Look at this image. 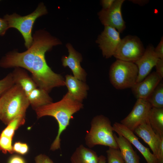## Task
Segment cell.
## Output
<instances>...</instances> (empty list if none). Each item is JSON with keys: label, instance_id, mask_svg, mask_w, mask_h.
I'll return each mask as SVG.
<instances>
[{"label": "cell", "instance_id": "obj_26", "mask_svg": "<svg viewBox=\"0 0 163 163\" xmlns=\"http://www.w3.org/2000/svg\"><path fill=\"white\" fill-rule=\"evenodd\" d=\"M14 84L12 73L0 80V97Z\"/></svg>", "mask_w": 163, "mask_h": 163}, {"label": "cell", "instance_id": "obj_21", "mask_svg": "<svg viewBox=\"0 0 163 163\" xmlns=\"http://www.w3.org/2000/svg\"><path fill=\"white\" fill-rule=\"evenodd\" d=\"M147 122L155 133L160 137H163V108L152 107Z\"/></svg>", "mask_w": 163, "mask_h": 163}, {"label": "cell", "instance_id": "obj_17", "mask_svg": "<svg viewBox=\"0 0 163 163\" xmlns=\"http://www.w3.org/2000/svg\"><path fill=\"white\" fill-rule=\"evenodd\" d=\"M113 136L125 163H140V157L129 141L122 136Z\"/></svg>", "mask_w": 163, "mask_h": 163}, {"label": "cell", "instance_id": "obj_25", "mask_svg": "<svg viewBox=\"0 0 163 163\" xmlns=\"http://www.w3.org/2000/svg\"><path fill=\"white\" fill-rule=\"evenodd\" d=\"M12 139L0 135V151L4 154L14 153L12 145Z\"/></svg>", "mask_w": 163, "mask_h": 163}, {"label": "cell", "instance_id": "obj_1", "mask_svg": "<svg viewBox=\"0 0 163 163\" xmlns=\"http://www.w3.org/2000/svg\"><path fill=\"white\" fill-rule=\"evenodd\" d=\"M31 46L24 52L16 51L8 53L2 59L5 68L19 67L25 69L32 74L38 87L48 93L54 88L65 85V80L60 75L54 72L48 65L46 52L61 42L46 30H37L33 36Z\"/></svg>", "mask_w": 163, "mask_h": 163}, {"label": "cell", "instance_id": "obj_33", "mask_svg": "<svg viewBox=\"0 0 163 163\" xmlns=\"http://www.w3.org/2000/svg\"><path fill=\"white\" fill-rule=\"evenodd\" d=\"M28 145L26 143L22 142L18 154L24 155L28 152Z\"/></svg>", "mask_w": 163, "mask_h": 163}, {"label": "cell", "instance_id": "obj_16", "mask_svg": "<svg viewBox=\"0 0 163 163\" xmlns=\"http://www.w3.org/2000/svg\"><path fill=\"white\" fill-rule=\"evenodd\" d=\"M65 82L70 96L75 100L82 103L87 95L88 86L84 82L71 75L66 76Z\"/></svg>", "mask_w": 163, "mask_h": 163}, {"label": "cell", "instance_id": "obj_12", "mask_svg": "<svg viewBox=\"0 0 163 163\" xmlns=\"http://www.w3.org/2000/svg\"><path fill=\"white\" fill-rule=\"evenodd\" d=\"M162 79L156 72H153L132 87L133 93L137 99L147 100Z\"/></svg>", "mask_w": 163, "mask_h": 163}, {"label": "cell", "instance_id": "obj_6", "mask_svg": "<svg viewBox=\"0 0 163 163\" xmlns=\"http://www.w3.org/2000/svg\"><path fill=\"white\" fill-rule=\"evenodd\" d=\"M138 73V68L134 63L117 59L110 67V80L117 89L131 88L136 82Z\"/></svg>", "mask_w": 163, "mask_h": 163}, {"label": "cell", "instance_id": "obj_19", "mask_svg": "<svg viewBox=\"0 0 163 163\" xmlns=\"http://www.w3.org/2000/svg\"><path fill=\"white\" fill-rule=\"evenodd\" d=\"M12 73L15 84L19 85L26 95L38 87L32 78L24 70L19 67H16Z\"/></svg>", "mask_w": 163, "mask_h": 163}, {"label": "cell", "instance_id": "obj_35", "mask_svg": "<svg viewBox=\"0 0 163 163\" xmlns=\"http://www.w3.org/2000/svg\"></svg>", "mask_w": 163, "mask_h": 163}, {"label": "cell", "instance_id": "obj_34", "mask_svg": "<svg viewBox=\"0 0 163 163\" xmlns=\"http://www.w3.org/2000/svg\"><path fill=\"white\" fill-rule=\"evenodd\" d=\"M98 163H106V158L103 155H101L98 157Z\"/></svg>", "mask_w": 163, "mask_h": 163}, {"label": "cell", "instance_id": "obj_23", "mask_svg": "<svg viewBox=\"0 0 163 163\" xmlns=\"http://www.w3.org/2000/svg\"><path fill=\"white\" fill-rule=\"evenodd\" d=\"M25 122V117L19 116L16 117L7 124L0 135L13 139L15 131Z\"/></svg>", "mask_w": 163, "mask_h": 163}, {"label": "cell", "instance_id": "obj_31", "mask_svg": "<svg viewBox=\"0 0 163 163\" xmlns=\"http://www.w3.org/2000/svg\"><path fill=\"white\" fill-rule=\"evenodd\" d=\"M8 163H26L24 159L21 156L14 155L9 159Z\"/></svg>", "mask_w": 163, "mask_h": 163}, {"label": "cell", "instance_id": "obj_32", "mask_svg": "<svg viewBox=\"0 0 163 163\" xmlns=\"http://www.w3.org/2000/svg\"><path fill=\"white\" fill-rule=\"evenodd\" d=\"M115 0H103L101 2L103 9H107L109 8L113 5Z\"/></svg>", "mask_w": 163, "mask_h": 163}, {"label": "cell", "instance_id": "obj_9", "mask_svg": "<svg viewBox=\"0 0 163 163\" xmlns=\"http://www.w3.org/2000/svg\"><path fill=\"white\" fill-rule=\"evenodd\" d=\"M124 0H115L112 6L107 9H102L98 13L99 18L104 26L115 29L120 33L126 28L122 17L121 8Z\"/></svg>", "mask_w": 163, "mask_h": 163}, {"label": "cell", "instance_id": "obj_22", "mask_svg": "<svg viewBox=\"0 0 163 163\" xmlns=\"http://www.w3.org/2000/svg\"><path fill=\"white\" fill-rule=\"evenodd\" d=\"M152 107L163 108V83L158 84L147 100Z\"/></svg>", "mask_w": 163, "mask_h": 163}, {"label": "cell", "instance_id": "obj_4", "mask_svg": "<svg viewBox=\"0 0 163 163\" xmlns=\"http://www.w3.org/2000/svg\"><path fill=\"white\" fill-rule=\"evenodd\" d=\"M90 130L85 138L86 145L92 148L97 145L119 149L114 137L113 126L109 119L102 115L92 119Z\"/></svg>", "mask_w": 163, "mask_h": 163}, {"label": "cell", "instance_id": "obj_8", "mask_svg": "<svg viewBox=\"0 0 163 163\" xmlns=\"http://www.w3.org/2000/svg\"><path fill=\"white\" fill-rule=\"evenodd\" d=\"M152 107L147 100L137 99L131 112L120 123L133 132L139 126L147 122Z\"/></svg>", "mask_w": 163, "mask_h": 163}, {"label": "cell", "instance_id": "obj_28", "mask_svg": "<svg viewBox=\"0 0 163 163\" xmlns=\"http://www.w3.org/2000/svg\"><path fill=\"white\" fill-rule=\"evenodd\" d=\"M156 54L159 59H163V38L161 37L160 41L157 47L154 49Z\"/></svg>", "mask_w": 163, "mask_h": 163}, {"label": "cell", "instance_id": "obj_30", "mask_svg": "<svg viewBox=\"0 0 163 163\" xmlns=\"http://www.w3.org/2000/svg\"><path fill=\"white\" fill-rule=\"evenodd\" d=\"M156 72L162 78H163V59H158L155 65Z\"/></svg>", "mask_w": 163, "mask_h": 163}, {"label": "cell", "instance_id": "obj_15", "mask_svg": "<svg viewBox=\"0 0 163 163\" xmlns=\"http://www.w3.org/2000/svg\"><path fill=\"white\" fill-rule=\"evenodd\" d=\"M69 54L68 56H64L62 57L63 66L68 67L72 70L74 76L78 79L84 82L85 80L86 73L81 67L80 62L82 58L81 55L77 52L70 43L66 45Z\"/></svg>", "mask_w": 163, "mask_h": 163}, {"label": "cell", "instance_id": "obj_29", "mask_svg": "<svg viewBox=\"0 0 163 163\" xmlns=\"http://www.w3.org/2000/svg\"><path fill=\"white\" fill-rule=\"evenodd\" d=\"M8 29L6 20L4 18H0V36H4Z\"/></svg>", "mask_w": 163, "mask_h": 163}, {"label": "cell", "instance_id": "obj_24", "mask_svg": "<svg viewBox=\"0 0 163 163\" xmlns=\"http://www.w3.org/2000/svg\"><path fill=\"white\" fill-rule=\"evenodd\" d=\"M106 153L108 163H125L119 149L109 147Z\"/></svg>", "mask_w": 163, "mask_h": 163}, {"label": "cell", "instance_id": "obj_10", "mask_svg": "<svg viewBox=\"0 0 163 163\" xmlns=\"http://www.w3.org/2000/svg\"><path fill=\"white\" fill-rule=\"evenodd\" d=\"M121 40L120 33L115 29L104 26L96 43L98 44L104 57L108 58L113 56Z\"/></svg>", "mask_w": 163, "mask_h": 163}, {"label": "cell", "instance_id": "obj_7", "mask_svg": "<svg viewBox=\"0 0 163 163\" xmlns=\"http://www.w3.org/2000/svg\"><path fill=\"white\" fill-rule=\"evenodd\" d=\"M145 50L138 37L128 35L121 39L113 56L118 60L134 63L142 56Z\"/></svg>", "mask_w": 163, "mask_h": 163}, {"label": "cell", "instance_id": "obj_14", "mask_svg": "<svg viewBox=\"0 0 163 163\" xmlns=\"http://www.w3.org/2000/svg\"><path fill=\"white\" fill-rule=\"evenodd\" d=\"M133 132L149 145L153 154L158 160L159 146L163 137H160L155 133L148 122L139 126Z\"/></svg>", "mask_w": 163, "mask_h": 163}, {"label": "cell", "instance_id": "obj_27", "mask_svg": "<svg viewBox=\"0 0 163 163\" xmlns=\"http://www.w3.org/2000/svg\"><path fill=\"white\" fill-rule=\"evenodd\" d=\"M35 163H54L53 161L45 155L40 154L35 158Z\"/></svg>", "mask_w": 163, "mask_h": 163}, {"label": "cell", "instance_id": "obj_20", "mask_svg": "<svg viewBox=\"0 0 163 163\" xmlns=\"http://www.w3.org/2000/svg\"><path fill=\"white\" fill-rule=\"evenodd\" d=\"M32 108L34 109L52 102V99L48 93L44 90L37 87L26 95Z\"/></svg>", "mask_w": 163, "mask_h": 163}, {"label": "cell", "instance_id": "obj_2", "mask_svg": "<svg viewBox=\"0 0 163 163\" xmlns=\"http://www.w3.org/2000/svg\"><path fill=\"white\" fill-rule=\"evenodd\" d=\"M83 107L82 103L74 99L67 92L60 101L39 107L35 110L38 118L45 116L54 118L58 124L57 135L52 144L50 150L60 148V136L69 125L73 115Z\"/></svg>", "mask_w": 163, "mask_h": 163}, {"label": "cell", "instance_id": "obj_11", "mask_svg": "<svg viewBox=\"0 0 163 163\" xmlns=\"http://www.w3.org/2000/svg\"><path fill=\"white\" fill-rule=\"evenodd\" d=\"M112 126L113 131L127 139L141 153L147 163H159L157 158L150 152L149 149L141 143L133 131L119 123L115 122Z\"/></svg>", "mask_w": 163, "mask_h": 163}, {"label": "cell", "instance_id": "obj_3", "mask_svg": "<svg viewBox=\"0 0 163 163\" xmlns=\"http://www.w3.org/2000/svg\"><path fill=\"white\" fill-rule=\"evenodd\" d=\"M29 105L24 91L15 84L0 97V120L7 125L18 116L25 117Z\"/></svg>", "mask_w": 163, "mask_h": 163}, {"label": "cell", "instance_id": "obj_18", "mask_svg": "<svg viewBox=\"0 0 163 163\" xmlns=\"http://www.w3.org/2000/svg\"><path fill=\"white\" fill-rule=\"evenodd\" d=\"M98 157L95 151L81 145L72 155L71 163H98Z\"/></svg>", "mask_w": 163, "mask_h": 163}, {"label": "cell", "instance_id": "obj_13", "mask_svg": "<svg viewBox=\"0 0 163 163\" xmlns=\"http://www.w3.org/2000/svg\"><path fill=\"white\" fill-rule=\"evenodd\" d=\"M152 45H149L145 49L142 56L134 63L138 71L136 82H139L148 76L158 59Z\"/></svg>", "mask_w": 163, "mask_h": 163}, {"label": "cell", "instance_id": "obj_5", "mask_svg": "<svg viewBox=\"0 0 163 163\" xmlns=\"http://www.w3.org/2000/svg\"><path fill=\"white\" fill-rule=\"evenodd\" d=\"M47 11L44 4L40 3L31 13L21 16L16 13L6 14L3 18L6 21L9 28L17 29L21 34L24 41V45L29 48L33 42L32 33L34 24L39 17L47 14Z\"/></svg>", "mask_w": 163, "mask_h": 163}]
</instances>
